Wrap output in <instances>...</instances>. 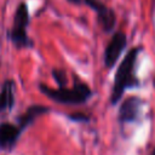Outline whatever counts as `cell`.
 Masks as SVG:
<instances>
[{"instance_id": "cell-3", "label": "cell", "mask_w": 155, "mask_h": 155, "mask_svg": "<svg viewBox=\"0 0 155 155\" xmlns=\"http://www.w3.org/2000/svg\"><path fill=\"white\" fill-rule=\"evenodd\" d=\"M29 19H30V17H29L28 6L24 1H22L16 8L12 28L8 33L10 40L12 41L15 47H17L18 50L29 48L33 46V41L30 40V38L28 36V33H27Z\"/></svg>"}, {"instance_id": "cell-12", "label": "cell", "mask_w": 155, "mask_h": 155, "mask_svg": "<svg viewBox=\"0 0 155 155\" xmlns=\"http://www.w3.org/2000/svg\"><path fill=\"white\" fill-rule=\"evenodd\" d=\"M67 1L70 4H74V5H81L82 4V0H67Z\"/></svg>"}, {"instance_id": "cell-8", "label": "cell", "mask_w": 155, "mask_h": 155, "mask_svg": "<svg viewBox=\"0 0 155 155\" xmlns=\"http://www.w3.org/2000/svg\"><path fill=\"white\" fill-rule=\"evenodd\" d=\"M15 104V81L6 80L0 90V113L10 111Z\"/></svg>"}, {"instance_id": "cell-4", "label": "cell", "mask_w": 155, "mask_h": 155, "mask_svg": "<svg viewBox=\"0 0 155 155\" xmlns=\"http://www.w3.org/2000/svg\"><path fill=\"white\" fill-rule=\"evenodd\" d=\"M82 4L88 6L97 16V23L104 33H111L116 25V13L102 0H82Z\"/></svg>"}, {"instance_id": "cell-7", "label": "cell", "mask_w": 155, "mask_h": 155, "mask_svg": "<svg viewBox=\"0 0 155 155\" xmlns=\"http://www.w3.org/2000/svg\"><path fill=\"white\" fill-rule=\"evenodd\" d=\"M22 128L10 122L0 124V149H11L21 134Z\"/></svg>"}, {"instance_id": "cell-2", "label": "cell", "mask_w": 155, "mask_h": 155, "mask_svg": "<svg viewBox=\"0 0 155 155\" xmlns=\"http://www.w3.org/2000/svg\"><path fill=\"white\" fill-rule=\"evenodd\" d=\"M39 88L51 101L65 105H80L92 97L91 87L76 75L73 78V87L63 86L52 88L45 84H39Z\"/></svg>"}, {"instance_id": "cell-13", "label": "cell", "mask_w": 155, "mask_h": 155, "mask_svg": "<svg viewBox=\"0 0 155 155\" xmlns=\"http://www.w3.org/2000/svg\"><path fill=\"white\" fill-rule=\"evenodd\" d=\"M151 155H155V149L153 150V153H151Z\"/></svg>"}, {"instance_id": "cell-11", "label": "cell", "mask_w": 155, "mask_h": 155, "mask_svg": "<svg viewBox=\"0 0 155 155\" xmlns=\"http://www.w3.org/2000/svg\"><path fill=\"white\" fill-rule=\"evenodd\" d=\"M70 119L71 120H74V121H87L88 120V117L86 116V115H84V114H75V115H70Z\"/></svg>"}, {"instance_id": "cell-9", "label": "cell", "mask_w": 155, "mask_h": 155, "mask_svg": "<svg viewBox=\"0 0 155 155\" xmlns=\"http://www.w3.org/2000/svg\"><path fill=\"white\" fill-rule=\"evenodd\" d=\"M50 109L47 107H44V105H31L27 109V111L19 117V127L23 130L28 125H30L36 117H39L40 115L42 114H46L48 113Z\"/></svg>"}, {"instance_id": "cell-5", "label": "cell", "mask_w": 155, "mask_h": 155, "mask_svg": "<svg viewBox=\"0 0 155 155\" xmlns=\"http://www.w3.org/2000/svg\"><path fill=\"white\" fill-rule=\"evenodd\" d=\"M127 46V36L124 31L117 30L113 34L111 39L109 40V42L107 44L105 48H104V53H103V62H104V67L108 70H111L116 62L119 61V58L121 57L122 52L125 51Z\"/></svg>"}, {"instance_id": "cell-6", "label": "cell", "mask_w": 155, "mask_h": 155, "mask_svg": "<svg viewBox=\"0 0 155 155\" xmlns=\"http://www.w3.org/2000/svg\"><path fill=\"white\" fill-rule=\"evenodd\" d=\"M143 101L137 97V96H130L126 99L122 101L119 108L117 113V120L120 124H128V122H134L142 109Z\"/></svg>"}, {"instance_id": "cell-1", "label": "cell", "mask_w": 155, "mask_h": 155, "mask_svg": "<svg viewBox=\"0 0 155 155\" xmlns=\"http://www.w3.org/2000/svg\"><path fill=\"white\" fill-rule=\"evenodd\" d=\"M140 52H142L140 46H134L130 48L126 56L120 62V64L117 65L111 87V94H110V103L113 105L120 102L126 90L137 88L139 86V80L136 74V68H137L138 56Z\"/></svg>"}, {"instance_id": "cell-10", "label": "cell", "mask_w": 155, "mask_h": 155, "mask_svg": "<svg viewBox=\"0 0 155 155\" xmlns=\"http://www.w3.org/2000/svg\"><path fill=\"white\" fill-rule=\"evenodd\" d=\"M52 76H53V79H54V81L57 82L58 87L67 86V82H68V79H67V78H68V76H67L65 70L56 68V69L52 70Z\"/></svg>"}]
</instances>
